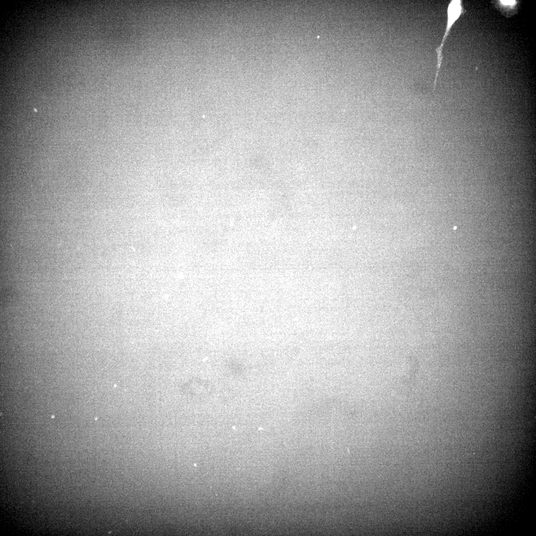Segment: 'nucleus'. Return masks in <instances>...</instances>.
I'll return each mask as SVG.
<instances>
[{
  "instance_id": "1",
  "label": "nucleus",
  "mask_w": 536,
  "mask_h": 536,
  "mask_svg": "<svg viewBox=\"0 0 536 536\" xmlns=\"http://www.w3.org/2000/svg\"><path fill=\"white\" fill-rule=\"evenodd\" d=\"M466 10L464 8L463 1L462 0H452L450 1L447 8V20L446 30L440 45L436 49L437 64L434 82V89H435L437 79L443 60L442 51L445 40L454 24H455V22L462 14H464Z\"/></svg>"
}]
</instances>
